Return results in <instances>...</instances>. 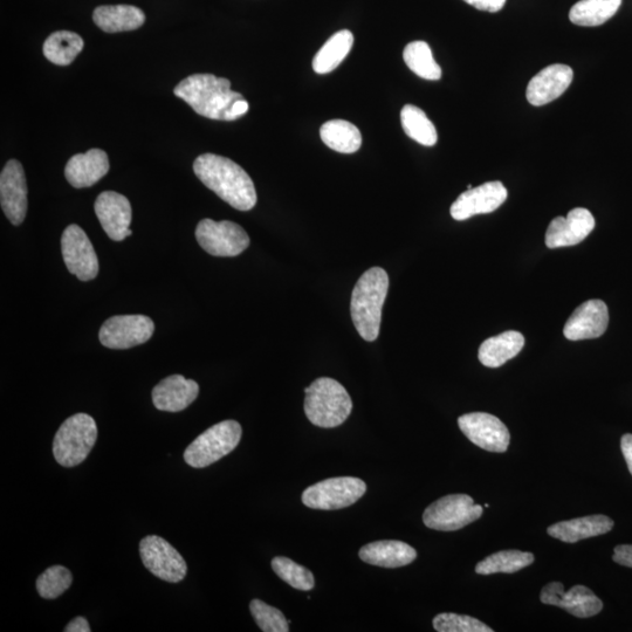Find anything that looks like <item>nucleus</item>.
I'll return each mask as SVG.
<instances>
[{"label": "nucleus", "mask_w": 632, "mask_h": 632, "mask_svg": "<svg viewBox=\"0 0 632 632\" xmlns=\"http://www.w3.org/2000/svg\"><path fill=\"white\" fill-rule=\"evenodd\" d=\"M95 214L99 218L102 229L114 242H122L133 231L129 229L132 223V205L128 198L115 191H105L96 198Z\"/></svg>", "instance_id": "16"}, {"label": "nucleus", "mask_w": 632, "mask_h": 632, "mask_svg": "<svg viewBox=\"0 0 632 632\" xmlns=\"http://www.w3.org/2000/svg\"><path fill=\"white\" fill-rule=\"evenodd\" d=\"M622 0H580L569 12L570 22L595 27L607 23L620 10Z\"/></svg>", "instance_id": "29"}, {"label": "nucleus", "mask_w": 632, "mask_h": 632, "mask_svg": "<svg viewBox=\"0 0 632 632\" xmlns=\"http://www.w3.org/2000/svg\"><path fill=\"white\" fill-rule=\"evenodd\" d=\"M595 228V218L587 209L576 208L567 217H556L548 226L546 245L548 249L574 246L585 240Z\"/></svg>", "instance_id": "18"}, {"label": "nucleus", "mask_w": 632, "mask_h": 632, "mask_svg": "<svg viewBox=\"0 0 632 632\" xmlns=\"http://www.w3.org/2000/svg\"><path fill=\"white\" fill-rule=\"evenodd\" d=\"M483 515V507L474 504L467 494H451L431 504L424 511L423 521L431 530L453 532L462 530Z\"/></svg>", "instance_id": "7"}, {"label": "nucleus", "mask_w": 632, "mask_h": 632, "mask_svg": "<svg viewBox=\"0 0 632 632\" xmlns=\"http://www.w3.org/2000/svg\"><path fill=\"white\" fill-rule=\"evenodd\" d=\"M305 393V414L315 427H340L352 414V398L338 381L320 377L305 389Z\"/></svg>", "instance_id": "4"}, {"label": "nucleus", "mask_w": 632, "mask_h": 632, "mask_svg": "<svg viewBox=\"0 0 632 632\" xmlns=\"http://www.w3.org/2000/svg\"><path fill=\"white\" fill-rule=\"evenodd\" d=\"M360 559L369 565L382 568H400L410 565L417 558L415 548L402 541L383 540L361 548Z\"/></svg>", "instance_id": "23"}, {"label": "nucleus", "mask_w": 632, "mask_h": 632, "mask_svg": "<svg viewBox=\"0 0 632 632\" xmlns=\"http://www.w3.org/2000/svg\"><path fill=\"white\" fill-rule=\"evenodd\" d=\"M73 576L63 566H53L38 577L37 590L45 600H56L72 586Z\"/></svg>", "instance_id": "35"}, {"label": "nucleus", "mask_w": 632, "mask_h": 632, "mask_svg": "<svg viewBox=\"0 0 632 632\" xmlns=\"http://www.w3.org/2000/svg\"><path fill=\"white\" fill-rule=\"evenodd\" d=\"M389 290L388 273L373 267L357 281L350 301V314L361 338L373 342L379 338L382 308Z\"/></svg>", "instance_id": "3"}, {"label": "nucleus", "mask_w": 632, "mask_h": 632, "mask_svg": "<svg viewBox=\"0 0 632 632\" xmlns=\"http://www.w3.org/2000/svg\"><path fill=\"white\" fill-rule=\"evenodd\" d=\"M272 568L281 580L285 581L298 590H312L315 586L314 575L311 570L298 565L297 562L288 558H274L272 560Z\"/></svg>", "instance_id": "34"}, {"label": "nucleus", "mask_w": 632, "mask_h": 632, "mask_svg": "<svg viewBox=\"0 0 632 632\" xmlns=\"http://www.w3.org/2000/svg\"><path fill=\"white\" fill-rule=\"evenodd\" d=\"M0 204L13 225L24 222L27 214V184L22 164L11 160L0 175Z\"/></svg>", "instance_id": "17"}, {"label": "nucleus", "mask_w": 632, "mask_h": 632, "mask_svg": "<svg viewBox=\"0 0 632 632\" xmlns=\"http://www.w3.org/2000/svg\"><path fill=\"white\" fill-rule=\"evenodd\" d=\"M621 449L632 476V435L627 434L622 437Z\"/></svg>", "instance_id": "40"}, {"label": "nucleus", "mask_w": 632, "mask_h": 632, "mask_svg": "<svg viewBox=\"0 0 632 632\" xmlns=\"http://www.w3.org/2000/svg\"><path fill=\"white\" fill-rule=\"evenodd\" d=\"M614 521L606 515H589V517L561 521L548 527V534L567 544H575L581 540L599 537L613 530Z\"/></svg>", "instance_id": "24"}, {"label": "nucleus", "mask_w": 632, "mask_h": 632, "mask_svg": "<svg viewBox=\"0 0 632 632\" xmlns=\"http://www.w3.org/2000/svg\"><path fill=\"white\" fill-rule=\"evenodd\" d=\"M154 332V322L146 315H115L102 325L99 338L107 348L129 349L149 341Z\"/></svg>", "instance_id": "11"}, {"label": "nucleus", "mask_w": 632, "mask_h": 632, "mask_svg": "<svg viewBox=\"0 0 632 632\" xmlns=\"http://www.w3.org/2000/svg\"><path fill=\"white\" fill-rule=\"evenodd\" d=\"M93 20L102 31L118 33L140 29L146 23V15L132 5H105L95 9Z\"/></svg>", "instance_id": "25"}, {"label": "nucleus", "mask_w": 632, "mask_h": 632, "mask_svg": "<svg viewBox=\"0 0 632 632\" xmlns=\"http://www.w3.org/2000/svg\"><path fill=\"white\" fill-rule=\"evenodd\" d=\"M524 346V335L519 332L508 331L483 342L479 348V361L485 367L498 368L514 359Z\"/></svg>", "instance_id": "26"}, {"label": "nucleus", "mask_w": 632, "mask_h": 632, "mask_svg": "<svg viewBox=\"0 0 632 632\" xmlns=\"http://www.w3.org/2000/svg\"><path fill=\"white\" fill-rule=\"evenodd\" d=\"M465 3L480 11L496 13L504 9L506 0H464Z\"/></svg>", "instance_id": "38"}, {"label": "nucleus", "mask_w": 632, "mask_h": 632, "mask_svg": "<svg viewBox=\"0 0 632 632\" xmlns=\"http://www.w3.org/2000/svg\"><path fill=\"white\" fill-rule=\"evenodd\" d=\"M434 628L439 632H493L477 618L458 614H439L434 618Z\"/></svg>", "instance_id": "37"}, {"label": "nucleus", "mask_w": 632, "mask_h": 632, "mask_svg": "<svg viewBox=\"0 0 632 632\" xmlns=\"http://www.w3.org/2000/svg\"><path fill=\"white\" fill-rule=\"evenodd\" d=\"M251 614L254 621L258 624L261 631L265 632H288V622L286 617L277 608L269 606V604L253 600L250 604Z\"/></svg>", "instance_id": "36"}, {"label": "nucleus", "mask_w": 632, "mask_h": 632, "mask_svg": "<svg viewBox=\"0 0 632 632\" xmlns=\"http://www.w3.org/2000/svg\"><path fill=\"white\" fill-rule=\"evenodd\" d=\"M401 122L404 133L422 146L432 147L438 141L437 129L421 108L407 105L402 108Z\"/></svg>", "instance_id": "32"}, {"label": "nucleus", "mask_w": 632, "mask_h": 632, "mask_svg": "<svg viewBox=\"0 0 632 632\" xmlns=\"http://www.w3.org/2000/svg\"><path fill=\"white\" fill-rule=\"evenodd\" d=\"M174 93L194 111L211 120L236 121L233 106L244 99L233 92L231 82L214 74H194L176 86Z\"/></svg>", "instance_id": "2"}, {"label": "nucleus", "mask_w": 632, "mask_h": 632, "mask_svg": "<svg viewBox=\"0 0 632 632\" xmlns=\"http://www.w3.org/2000/svg\"><path fill=\"white\" fill-rule=\"evenodd\" d=\"M540 599L542 603L560 607L579 618L593 617L603 609L602 601L589 588L575 586L565 592L561 582L548 583L542 588Z\"/></svg>", "instance_id": "15"}, {"label": "nucleus", "mask_w": 632, "mask_h": 632, "mask_svg": "<svg viewBox=\"0 0 632 632\" xmlns=\"http://www.w3.org/2000/svg\"><path fill=\"white\" fill-rule=\"evenodd\" d=\"M243 430L236 421H224L203 432L184 452L185 463L204 469L228 456L242 439Z\"/></svg>", "instance_id": "6"}, {"label": "nucleus", "mask_w": 632, "mask_h": 632, "mask_svg": "<svg viewBox=\"0 0 632 632\" xmlns=\"http://www.w3.org/2000/svg\"><path fill=\"white\" fill-rule=\"evenodd\" d=\"M508 196L505 185L499 181L487 182L477 188L467 189L452 204L453 219L462 222L473 216L491 214L506 202Z\"/></svg>", "instance_id": "14"}, {"label": "nucleus", "mask_w": 632, "mask_h": 632, "mask_svg": "<svg viewBox=\"0 0 632 632\" xmlns=\"http://www.w3.org/2000/svg\"><path fill=\"white\" fill-rule=\"evenodd\" d=\"M198 394L197 382L187 380L182 375H171L154 388L153 402L158 410L180 412L194 403Z\"/></svg>", "instance_id": "21"}, {"label": "nucleus", "mask_w": 632, "mask_h": 632, "mask_svg": "<svg viewBox=\"0 0 632 632\" xmlns=\"http://www.w3.org/2000/svg\"><path fill=\"white\" fill-rule=\"evenodd\" d=\"M320 136L328 148L341 154H354L362 146L359 128L346 120L326 122L320 129Z\"/></svg>", "instance_id": "28"}, {"label": "nucleus", "mask_w": 632, "mask_h": 632, "mask_svg": "<svg viewBox=\"0 0 632 632\" xmlns=\"http://www.w3.org/2000/svg\"><path fill=\"white\" fill-rule=\"evenodd\" d=\"M609 324L608 307L602 300H589L570 315L563 334L570 341L600 338Z\"/></svg>", "instance_id": "19"}, {"label": "nucleus", "mask_w": 632, "mask_h": 632, "mask_svg": "<svg viewBox=\"0 0 632 632\" xmlns=\"http://www.w3.org/2000/svg\"><path fill=\"white\" fill-rule=\"evenodd\" d=\"M613 560L618 565L632 568V545H620L615 548Z\"/></svg>", "instance_id": "39"}, {"label": "nucleus", "mask_w": 632, "mask_h": 632, "mask_svg": "<svg viewBox=\"0 0 632 632\" xmlns=\"http://www.w3.org/2000/svg\"><path fill=\"white\" fill-rule=\"evenodd\" d=\"M61 252L67 270L81 281H91L98 277L99 259L93 244L80 226H67L61 237Z\"/></svg>", "instance_id": "12"}, {"label": "nucleus", "mask_w": 632, "mask_h": 632, "mask_svg": "<svg viewBox=\"0 0 632 632\" xmlns=\"http://www.w3.org/2000/svg\"><path fill=\"white\" fill-rule=\"evenodd\" d=\"M574 78L572 68L554 64L544 68L527 86L526 98L535 107L545 106L559 99L565 93Z\"/></svg>", "instance_id": "20"}, {"label": "nucleus", "mask_w": 632, "mask_h": 632, "mask_svg": "<svg viewBox=\"0 0 632 632\" xmlns=\"http://www.w3.org/2000/svg\"><path fill=\"white\" fill-rule=\"evenodd\" d=\"M458 425L473 444L490 452H506L511 435L506 425L496 416L486 412H472L460 416Z\"/></svg>", "instance_id": "13"}, {"label": "nucleus", "mask_w": 632, "mask_h": 632, "mask_svg": "<svg viewBox=\"0 0 632 632\" xmlns=\"http://www.w3.org/2000/svg\"><path fill=\"white\" fill-rule=\"evenodd\" d=\"M354 45L353 33L348 30L336 32L326 41L313 60V70L318 74H328L336 70L346 59Z\"/></svg>", "instance_id": "27"}, {"label": "nucleus", "mask_w": 632, "mask_h": 632, "mask_svg": "<svg viewBox=\"0 0 632 632\" xmlns=\"http://www.w3.org/2000/svg\"><path fill=\"white\" fill-rule=\"evenodd\" d=\"M140 554L144 567L158 579L178 583L187 576L188 566L177 549L157 535L142 539Z\"/></svg>", "instance_id": "10"}, {"label": "nucleus", "mask_w": 632, "mask_h": 632, "mask_svg": "<svg viewBox=\"0 0 632 632\" xmlns=\"http://www.w3.org/2000/svg\"><path fill=\"white\" fill-rule=\"evenodd\" d=\"M403 59L419 78L431 81L442 78V68L437 64L430 46L425 41H412L405 46Z\"/></svg>", "instance_id": "31"}, {"label": "nucleus", "mask_w": 632, "mask_h": 632, "mask_svg": "<svg viewBox=\"0 0 632 632\" xmlns=\"http://www.w3.org/2000/svg\"><path fill=\"white\" fill-rule=\"evenodd\" d=\"M534 562L532 553L520 551H503L494 553L476 567L477 574L491 575L497 573L513 574L531 566Z\"/></svg>", "instance_id": "33"}, {"label": "nucleus", "mask_w": 632, "mask_h": 632, "mask_svg": "<svg viewBox=\"0 0 632 632\" xmlns=\"http://www.w3.org/2000/svg\"><path fill=\"white\" fill-rule=\"evenodd\" d=\"M366 491V483L359 478H329L308 487L302 493V503L314 510H340L355 504Z\"/></svg>", "instance_id": "8"}, {"label": "nucleus", "mask_w": 632, "mask_h": 632, "mask_svg": "<svg viewBox=\"0 0 632 632\" xmlns=\"http://www.w3.org/2000/svg\"><path fill=\"white\" fill-rule=\"evenodd\" d=\"M108 155L101 149H91L85 154L74 155L66 164L68 183L77 189L93 187L109 171Z\"/></svg>", "instance_id": "22"}, {"label": "nucleus", "mask_w": 632, "mask_h": 632, "mask_svg": "<svg viewBox=\"0 0 632 632\" xmlns=\"http://www.w3.org/2000/svg\"><path fill=\"white\" fill-rule=\"evenodd\" d=\"M98 439V427L92 416L74 415L59 428L53 442V455L64 467L84 463Z\"/></svg>", "instance_id": "5"}, {"label": "nucleus", "mask_w": 632, "mask_h": 632, "mask_svg": "<svg viewBox=\"0 0 632 632\" xmlns=\"http://www.w3.org/2000/svg\"><path fill=\"white\" fill-rule=\"evenodd\" d=\"M65 632H91V627L84 617H77L71 623L67 624Z\"/></svg>", "instance_id": "41"}, {"label": "nucleus", "mask_w": 632, "mask_h": 632, "mask_svg": "<svg viewBox=\"0 0 632 632\" xmlns=\"http://www.w3.org/2000/svg\"><path fill=\"white\" fill-rule=\"evenodd\" d=\"M84 48V40L79 34L70 31H58L51 34L44 44V56L52 64L71 65Z\"/></svg>", "instance_id": "30"}, {"label": "nucleus", "mask_w": 632, "mask_h": 632, "mask_svg": "<svg viewBox=\"0 0 632 632\" xmlns=\"http://www.w3.org/2000/svg\"><path fill=\"white\" fill-rule=\"evenodd\" d=\"M196 239L204 251L215 257H237L250 246L246 231L230 221L203 219L197 225Z\"/></svg>", "instance_id": "9"}, {"label": "nucleus", "mask_w": 632, "mask_h": 632, "mask_svg": "<svg viewBox=\"0 0 632 632\" xmlns=\"http://www.w3.org/2000/svg\"><path fill=\"white\" fill-rule=\"evenodd\" d=\"M194 171L206 188L239 211H250L257 204V191L252 178L239 164L223 156H198Z\"/></svg>", "instance_id": "1"}]
</instances>
